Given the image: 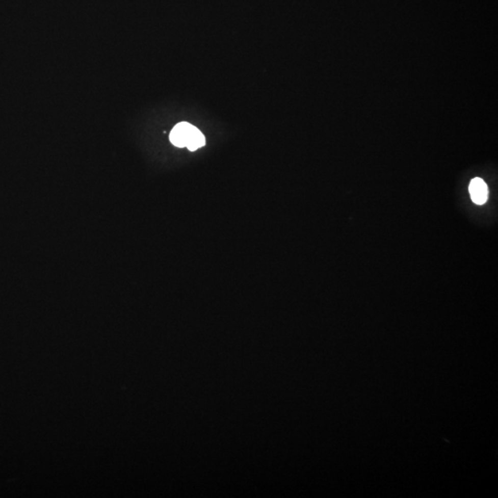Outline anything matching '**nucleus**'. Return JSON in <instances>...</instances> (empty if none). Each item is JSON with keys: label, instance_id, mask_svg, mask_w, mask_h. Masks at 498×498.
<instances>
[{"label": "nucleus", "instance_id": "nucleus-1", "mask_svg": "<svg viewBox=\"0 0 498 498\" xmlns=\"http://www.w3.org/2000/svg\"><path fill=\"white\" fill-rule=\"evenodd\" d=\"M170 141L174 146L187 147L191 151L198 150L206 143L203 134L188 122H181L174 126L170 133Z\"/></svg>", "mask_w": 498, "mask_h": 498}, {"label": "nucleus", "instance_id": "nucleus-2", "mask_svg": "<svg viewBox=\"0 0 498 498\" xmlns=\"http://www.w3.org/2000/svg\"><path fill=\"white\" fill-rule=\"evenodd\" d=\"M470 198L474 203L483 205L488 198V188L483 179L476 177L470 181L469 187Z\"/></svg>", "mask_w": 498, "mask_h": 498}]
</instances>
